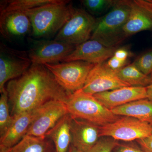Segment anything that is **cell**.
Returning a JSON list of instances; mask_svg holds the SVG:
<instances>
[{"instance_id": "obj_1", "label": "cell", "mask_w": 152, "mask_h": 152, "mask_svg": "<svg viewBox=\"0 0 152 152\" xmlns=\"http://www.w3.org/2000/svg\"><path fill=\"white\" fill-rule=\"evenodd\" d=\"M6 89L13 118L50 101L65 102L71 94L58 83L45 66L34 64L20 77L8 82Z\"/></svg>"}, {"instance_id": "obj_2", "label": "cell", "mask_w": 152, "mask_h": 152, "mask_svg": "<svg viewBox=\"0 0 152 152\" xmlns=\"http://www.w3.org/2000/svg\"><path fill=\"white\" fill-rule=\"evenodd\" d=\"M75 10L69 1L58 0L24 12L31 21L33 36L37 38H48L58 33Z\"/></svg>"}, {"instance_id": "obj_3", "label": "cell", "mask_w": 152, "mask_h": 152, "mask_svg": "<svg viewBox=\"0 0 152 152\" xmlns=\"http://www.w3.org/2000/svg\"><path fill=\"white\" fill-rule=\"evenodd\" d=\"M131 1H117L109 12L96 20L90 39L110 48H115L123 42L126 38L123 28L129 15Z\"/></svg>"}, {"instance_id": "obj_4", "label": "cell", "mask_w": 152, "mask_h": 152, "mask_svg": "<svg viewBox=\"0 0 152 152\" xmlns=\"http://www.w3.org/2000/svg\"><path fill=\"white\" fill-rule=\"evenodd\" d=\"M68 113L72 118L86 121L102 126L116 121V115L95 98L94 95L80 91L71 94L65 102Z\"/></svg>"}, {"instance_id": "obj_5", "label": "cell", "mask_w": 152, "mask_h": 152, "mask_svg": "<svg viewBox=\"0 0 152 152\" xmlns=\"http://www.w3.org/2000/svg\"><path fill=\"white\" fill-rule=\"evenodd\" d=\"M95 65L78 61L44 65L53 74L58 83L69 94H72L83 87Z\"/></svg>"}, {"instance_id": "obj_6", "label": "cell", "mask_w": 152, "mask_h": 152, "mask_svg": "<svg viewBox=\"0 0 152 152\" xmlns=\"http://www.w3.org/2000/svg\"><path fill=\"white\" fill-rule=\"evenodd\" d=\"M152 135V125L130 116H120L113 122L100 127V137L132 142Z\"/></svg>"}, {"instance_id": "obj_7", "label": "cell", "mask_w": 152, "mask_h": 152, "mask_svg": "<svg viewBox=\"0 0 152 152\" xmlns=\"http://www.w3.org/2000/svg\"><path fill=\"white\" fill-rule=\"evenodd\" d=\"M96 22L94 18L85 10L75 9L54 40L77 46L91 39Z\"/></svg>"}, {"instance_id": "obj_8", "label": "cell", "mask_w": 152, "mask_h": 152, "mask_svg": "<svg viewBox=\"0 0 152 152\" xmlns=\"http://www.w3.org/2000/svg\"><path fill=\"white\" fill-rule=\"evenodd\" d=\"M32 63L28 53L0 45V93L11 80L20 77L28 69Z\"/></svg>"}, {"instance_id": "obj_9", "label": "cell", "mask_w": 152, "mask_h": 152, "mask_svg": "<svg viewBox=\"0 0 152 152\" xmlns=\"http://www.w3.org/2000/svg\"><path fill=\"white\" fill-rule=\"evenodd\" d=\"M68 113L65 102L53 100L36 109V113L26 135L36 137H45L63 117Z\"/></svg>"}, {"instance_id": "obj_10", "label": "cell", "mask_w": 152, "mask_h": 152, "mask_svg": "<svg viewBox=\"0 0 152 152\" xmlns=\"http://www.w3.org/2000/svg\"><path fill=\"white\" fill-rule=\"evenodd\" d=\"M127 86H132L121 80L115 71L108 67L105 63H103L95 65L90 72L84 86L79 91L94 95Z\"/></svg>"}, {"instance_id": "obj_11", "label": "cell", "mask_w": 152, "mask_h": 152, "mask_svg": "<svg viewBox=\"0 0 152 152\" xmlns=\"http://www.w3.org/2000/svg\"><path fill=\"white\" fill-rule=\"evenodd\" d=\"M35 42L28 54L32 64L43 65L62 61L76 48L75 46L54 39Z\"/></svg>"}, {"instance_id": "obj_12", "label": "cell", "mask_w": 152, "mask_h": 152, "mask_svg": "<svg viewBox=\"0 0 152 152\" xmlns=\"http://www.w3.org/2000/svg\"><path fill=\"white\" fill-rule=\"evenodd\" d=\"M152 31V4L150 0L131 1V9L123 28L125 37L140 32Z\"/></svg>"}, {"instance_id": "obj_13", "label": "cell", "mask_w": 152, "mask_h": 152, "mask_svg": "<svg viewBox=\"0 0 152 152\" xmlns=\"http://www.w3.org/2000/svg\"><path fill=\"white\" fill-rule=\"evenodd\" d=\"M116 48L107 47L95 40L90 39L76 47L62 62L83 61L94 64H102L114 55Z\"/></svg>"}, {"instance_id": "obj_14", "label": "cell", "mask_w": 152, "mask_h": 152, "mask_svg": "<svg viewBox=\"0 0 152 152\" xmlns=\"http://www.w3.org/2000/svg\"><path fill=\"white\" fill-rule=\"evenodd\" d=\"M0 32L8 40L24 37L32 32L30 19L24 12L21 11L1 12Z\"/></svg>"}, {"instance_id": "obj_15", "label": "cell", "mask_w": 152, "mask_h": 152, "mask_svg": "<svg viewBox=\"0 0 152 152\" xmlns=\"http://www.w3.org/2000/svg\"><path fill=\"white\" fill-rule=\"evenodd\" d=\"M99 102L110 110L131 102L147 99L146 87L127 86L94 95Z\"/></svg>"}, {"instance_id": "obj_16", "label": "cell", "mask_w": 152, "mask_h": 152, "mask_svg": "<svg viewBox=\"0 0 152 152\" xmlns=\"http://www.w3.org/2000/svg\"><path fill=\"white\" fill-rule=\"evenodd\" d=\"M100 127L86 121L72 118V145L82 152H88L101 138Z\"/></svg>"}, {"instance_id": "obj_17", "label": "cell", "mask_w": 152, "mask_h": 152, "mask_svg": "<svg viewBox=\"0 0 152 152\" xmlns=\"http://www.w3.org/2000/svg\"><path fill=\"white\" fill-rule=\"evenodd\" d=\"M36 109L13 118L10 127L0 138V152H10L26 135L35 115Z\"/></svg>"}, {"instance_id": "obj_18", "label": "cell", "mask_w": 152, "mask_h": 152, "mask_svg": "<svg viewBox=\"0 0 152 152\" xmlns=\"http://www.w3.org/2000/svg\"><path fill=\"white\" fill-rule=\"evenodd\" d=\"M72 119L70 115L66 114L46 135L53 142L56 152H68L69 151L72 144Z\"/></svg>"}, {"instance_id": "obj_19", "label": "cell", "mask_w": 152, "mask_h": 152, "mask_svg": "<svg viewBox=\"0 0 152 152\" xmlns=\"http://www.w3.org/2000/svg\"><path fill=\"white\" fill-rule=\"evenodd\" d=\"M111 111L116 115L133 117L152 125V100L148 98L131 102Z\"/></svg>"}, {"instance_id": "obj_20", "label": "cell", "mask_w": 152, "mask_h": 152, "mask_svg": "<svg viewBox=\"0 0 152 152\" xmlns=\"http://www.w3.org/2000/svg\"><path fill=\"white\" fill-rule=\"evenodd\" d=\"M10 152H56L53 142L48 137L26 136Z\"/></svg>"}, {"instance_id": "obj_21", "label": "cell", "mask_w": 152, "mask_h": 152, "mask_svg": "<svg viewBox=\"0 0 152 152\" xmlns=\"http://www.w3.org/2000/svg\"><path fill=\"white\" fill-rule=\"evenodd\" d=\"M115 72L121 80L132 86L147 87L152 81L151 76L143 73L134 63L127 65Z\"/></svg>"}, {"instance_id": "obj_22", "label": "cell", "mask_w": 152, "mask_h": 152, "mask_svg": "<svg viewBox=\"0 0 152 152\" xmlns=\"http://www.w3.org/2000/svg\"><path fill=\"white\" fill-rule=\"evenodd\" d=\"M58 0H12L2 1L1 12L18 11L26 12L28 10L56 2Z\"/></svg>"}, {"instance_id": "obj_23", "label": "cell", "mask_w": 152, "mask_h": 152, "mask_svg": "<svg viewBox=\"0 0 152 152\" xmlns=\"http://www.w3.org/2000/svg\"><path fill=\"white\" fill-rule=\"evenodd\" d=\"M0 98V137L9 129L13 121L9 106L8 93L5 89L1 93Z\"/></svg>"}, {"instance_id": "obj_24", "label": "cell", "mask_w": 152, "mask_h": 152, "mask_svg": "<svg viewBox=\"0 0 152 152\" xmlns=\"http://www.w3.org/2000/svg\"><path fill=\"white\" fill-rule=\"evenodd\" d=\"M117 1L113 0H84L83 5L90 12L94 14L103 13L111 9Z\"/></svg>"}, {"instance_id": "obj_25", "label": "cell", "mask_w": 152, "mask_h": 152, "mask_svg": "<svg viewBox=\"0 0 152 152\" xmlns=\"http://www.w3.org/2000/svg\"><path fill=\"white\" fill-rule=\"evenodd\" d=\"M133 63L143 73L151 75L152 73V49L141 55Z\"/></svg>"}, {"instance_id": "obj_26", "label": "cell", "mask_w": 152, "mask_h": 152, "mask_svg": "<svg viewBox=\"0 0 152 152\" xmlns=\"http://www.w3.org/2000/svg\"><path fill=\"white\" fill-rule=\"evenodd\" d=\"M119 141L110 137H101L88 152H112Z\"/></svg>"}, {"instance_id": "obj_27", "label": "cell", "mask_w": 152, "mask_h": 152, "mask_svg": "<svg viewBox=\"0 0 152 152\" xmlns=\"http://www.w3.org/2000/svg\"><path fill=\"white\" fill-rule=\"evenodd\" d=\"M112 152H144L138 145L130 142L119 144Z\"/></svg>"}, {"instance_id": "obj_28", "label": "cell", "mask_w": 152, "mask_h": 152, "mask_svg": "<svg viewBox=\"0 0 152 152\" xmlns=\"http://www.w3.org/2000/svg\"><path fill=\"white\" fill-rule=\"evenodd\" d=\"M108 67L113 71L120 69L128 64V61H121L113 56L106 63Z\"/></svg>"}, {"instance_id": "obj_29", "label": "cell", "mask_w": 152, "mask_h": 152, "mask_svg": "<svg viewBox=\"0 0 152 152\" xmlns=\"http://www.w3.org/2000/svg\"><path fill=\"white\" fill-rule=\"evenodd\" d=\"M136 142L144 152H152V135Z\"/></svg>"}, {"instance_id": "obj_30", "label": "cell", "mask_w": 152, "mask_h": 152, "mask_svg": "<svg viewBox=\"0 0 152 152\" xmlns=\"http://www.w3.org/2000/svg\"><path fill=\"white\" fill-rule=\"evenodd\" d=\"M113 56L121 61H127L128 58L130 56V53L127 49L121 48L116 49Z\"/></svg>"}, {"instance_id": "obj_31", "label": "cell", "mask_w": 152, "mask_h": 152, "mask_svg": "<svg viewBox=\"0 0 152 152\" xmlns=\"http://www.w3.org/2000/svg\"><path fill=\"white\" fill-rule=\"evenodd\" d=\"M148 99L152 100V81L149 85L146 87Z\"/></svg>"}, {"instance_id": "obj_32", "label": "cell", "mask_w": 152, "mask_h": 152, "mask_svg": "<svg viewBox=\"0 0 152 152\" xmlns=\"http://www.w3.org/2000/svg\"><path fill=\"white\" fill-rule=\"evenodd\" d=\"M68 152H82L80 150L78 149L77 148L74 146L73 145L71 144L69 148V151Z\"/></svg>"}, {"instance_id": "obj_33", "label": "cell", "mask_w": 152, "mask_h": 152, "mask_svg": "<svg viewBox=\"0 0 152 152\" xmlns=\"http://www.w3.org/2000/svg\"><path fill=\"white\" fill-rule=\"evenodd\" d=\"M150 76H151V77H152V73L151 74V75H150Z\"/></svg>"}, {"instance_id": "obj_34", "label": "cell", "mask_w": 152, "mask_h": 152, "mask_svg": "<svg viewBox=\"0 0 152 152\" xmlns=\"http://www.w3.org/2000/svg\"><path fill=\"white\" fill-rule=\"evenodd\" d=\"M150 1H151V3L152 4V0H150Z\"/></svg>"}]
</instances>
